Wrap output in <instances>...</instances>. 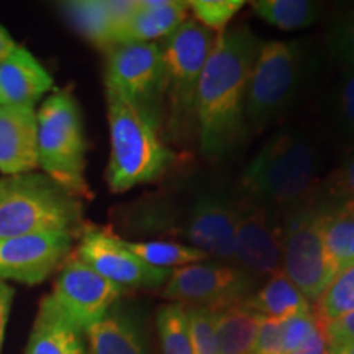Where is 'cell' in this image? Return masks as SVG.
Wrapping results in <instances>:
<instances>
[{"instance_id":"6da1fadb","label":"cell","mask_w":354,"mask_h":354,"mask_svg":"<svg viewBox=\"0 0 354 354\" xmlns=\"http://www.w3.org/2000/svg\"><path fill=\"white\" fill-rule=\"evenodd\" d=\"M263 41L245 25L215 37L197 88L196 131L210 161L232 153L246 133V95Z\"/></svg>"},{"instance_id":"7a4b0ae2","label":"cell","mask_w":354,"mask_h":354,"mask_svg":"<svg viewBox=\"0 0 354 354\" xmlns=\"http://www.w3.org/2000/svg\"><path fill=\"white\" fill-rule=\"evenodd\" d=\"M317 151L305 133H277L243 172L240 196L289 214L310 203L317 189Z\"/></svg>"},{"instance_id":"3957f363","label":"cell","mask_w":354,"mask_h":354,"mask_svg":"<svg viewBox=\"0 0 354 354\" xmlns=\"http://www.w3.org/2000/svg\"><path fill=\"white\" fill-rule=\"evenodd\" d=\"M81 198L44 172H25L0 179V238L69 233L84 228Z\"/></svg>"},{"instance_id":"277c9868","label":"cell","mask_w":354,"mask_h":354,"mask_svg":"<svg viewBox=\"0 0 354 354\" xmlns=\"http://www.w3.org/2000/svg\"><path fill=\"white\" fill-rule=\"evenodd\" d=\"M107 117L110 159L105 177L110 190L127 192L165 176L174 154L159 136L161 123L115 95H107Z\"/></svg>"},{"instance_id":"5b68a950","label":"cell","mask_w":354,"mask_h":354,"mask_svg":"<svg viewBox=\"0 0 354 354\" xmlns=\"http://www.w3.org/2000/svg\"><path fill=\"white\" fill-rule=\"evenodd\" d=\"M38 117V167L76 197H91L81 109L69 91L44 99Z\"/></svg>"},{"instance_id":"8992f818","label":"cell","mask_w":354,"mask_h":354,"mask_svg":"<svg viewBox=\"0 0 354 354\" xmlns=\"http://www.w3.org/2000/svg\"><path fill=\"white\" fill-rule=\"evenodd\" d=\"M214 43V32L196 20H185L159 44L166 68L167 127L176 140L196 131L198 81Z\"/></svg>"},{"instance_id":"52a82bcc","label":"cell","mask_w":354,"mask_h":354,"mask_svg":"<svg viewBox=\"0 0 354 354\" xmlns=\"http://www.w3.org/2000/svg\"><path fill=\"white\" fill-rule=\"evenodd\" d=\"M299 41L263 43L248 84L246 128L263 131L289 109L304 77Z\"/></svg>"},{"instance_id":"ba28073f","label":"cell","mask_w":354,"mask_h":354,"mask_svg":"<svg viewBox=\"0 0 354 354\" xmlns=\"http://www.w3.org/2000/svg\"><path fill=\"white\" fill-rule=\"evenodd\" d=\"M166 68L158 43H123L107 50L105 95L135 105L161 123Z\"/></svg>"},{"instance_id":"9c48e42d","label":"cell","mask_w":354,"mask_h":354,"mask_svg":"<svg viewBox=\"0 0 354 354\" xmlns=\"http://www.w3.org/2000/svg\"><path fill=\"white\" fill-rule=\"evenodd\" d=\"M281 271L310 304L318 302L336 277L323 248L318 205L286 214Z\"/></svg>"},{"instance_id":"30bf717a","label":"cell","mask_w":354,"mask_h":354,"mask_svg":"<svg viewBox=\"0 0 354 354\" xmlns=\"http://www.w3.org/2000/svg\"><path fill=\"white\" fill-rule=\"evenodd\" d=\"M258 279L234 264L202 261L177 268L167 279L162 295L184 307L218 310L245 304L253 297Z\"/></svg>"},{"instance_id":"8fae6325","label":"cell","mask_w":354,"mask_h":354,"mask_svg":"<svg viewBox=\"0 0 354 354\" xmlns=\"http://www.w3.org/2000/svg\"><path fill=\"white\" fill-rule=\"evenodd\" d=\"M284 221L277 212L238 196L234 202V264L259 279L281 271Z\"/></svg>"},{"instance_id":"7c38bea8","label":"cell","mask_w":354,"mask_h":354,"mask_svg":"<svg viewBox=\"0 0 354 354\" xmlns=\"http://www.w3.org/2000/svg\"><path fill=\"white\" fill-rule=\"evenodd\" d=\"M234 202L227 190L207 189L190 198L174 233L209 258L234 264ZM236 266V264H234Z\"/></svg>"},{"instance_id":"4fadbf2b","label":"cell","mask_w":354,"mask_h":354,"mask_svg":"<svg viewBox=\"0 0 354 354\" xmlns=\"http://www.w3.org/2000/svg\"><path fill=\"white\" fill-rule=\"evenodd\" d=\"M123 292L122 287L71 254L59 268L50 297L63 315L86 333L107 315Z\"/></svg>"},{"instance_id":"5bb4252c","label":"cell","mask_w":354,"mask_h":354,"mask_svg":"<svg viewBox=\"0 0 354 354\" xmlns=\"http://www.w3.org/2000/svg\"><path fill=\"white\" fill-rule=\"evenodd\" d=\"M74 256L123 290L158 289L166 284L172 272L143 263L128 250L122 238L97 227L82 228Z\"/></svg>"},{"instance_id":"9a60e30c","label":"cell","mask_w":354,"mask_h":354,"mask_svg":"<svg viewBox=\"0 0 354 354\" xmlns=\"http://www.w3.org/2000/svg\"><path fill=\"white\" fill-rule=\"evenodd\" d=\"M74 241L69 233L0 238V281L41 284L73 254Z\"/></svg>"},{"instance_id":"2e32d148","label":"cell","mask_w":354,"mask_h":354,"mask_svg":"<svg viewBox=\"0 0 354 354\" xmlns=\"http://www.w3.org/2000/svg\"><path fill=\"white\" fill-rule=\"evenodd\" d=\"M37 169V107H0V172L7 177Z\"/></svg>"},{"instance_id":"e0dca14e","label":"cell","mask_w":354,"mask_h":354,"mask_svg":"<svg viewBox=\"0 0 354 354\" xmlns=\"http://www.w3.org/2000/svg\"><path fill=\"white\" fill-rule=\"evenodd\" d=\"M55 81L26 48L0 61V107H35Z\"/></svg>"},{"instance_id":"ac0fdd59","label":"cell","mask_w":354,"mask_h":354,"mask_svg":"<svg viewBox=\"0 0 354 354\" xmlns=\"http://www.w3.org/2000/svg\"><path fill=\"white\" fill-rule=\"evenodd\" d=\"M136 0H73L64 2V19L87 41L102 50L115 46L118 30L135 8Z\"/></svg>"},{"instance_id":"d6986e66","label":"cell","mask_w":354,"mask_h":354,"mask_svg":"<svg viewBox=\"0 0 354 354\" xmlns=\"http://www.w3.org/2000/svg\"><path fill=\"white\" fill-rule=\"evenodd\" d=\"M86 354H151L143 325L130 308L115 304L86 331Z\"/></svg>"},{"instance_id":"ffe728a7","label":"cell","mask_w":354,"mask_h":354,"mask_svg":"<svg viewBox=\"0 0 354 354\" xmlns=\"http://www.w3.org/2000/svg\"><path fill=\"white\" fill-rule=\"evenodd\" d=\"M189 2L183 0H136L135 8L118 30L115 44L154 43L187 20Z\"/></svg>"},{"instance_id":"44dd1931","label":"cell","mask_w":354,"mask_h":354,"mask_svg":"<svg viewBox=\"0 0 354 354\" xmlns=\"http://www.w3.org/2000/svg\"><path fill=\"white\" fill-rule=\"evenodd\" d=\"M25 354H86V333L76 328L46 295L39 304Z\"/></svg>"},{"instance_id":"7402d4cb","label":"cell","mask_w":354,"mask_h":354,"mask_svg":"<svg viewBox=\"0 0 354 354\" xmlns=\"http://www.w3.org/2000/svg\"><path fill=\"white\" fill-rule=\"evenodd\" d=\"M245 305L259 317L287 320V318L312 310V305L304 294L284 276L277 271L269 281L245 302Z\"/></svg>"},{"instance_id":"603a6c76","label":"cell","mask_w":354,"mask_h":354,"mask_svg":"<svg viewBox=\"0 0 354 354\" xmlns=\"http://www.w3.org/2000/svg\"><path fill=\"white\" fill-rule=\"evenodd\" d=\"M261 317L245 304L215 312L220 354H251Z\"/></svg>"},{"instance_id":"cb8c5ba5","label":"cell","mask_w":354,"mask_h":354,"mask_svg":"<svg viewBox=\"0 0 354 354\" xmlns=\"http://www.w3.org/2000/svg\"><path fill=\"white\" fill-rule=\"evenodd\" d=\"M320 233L326 259L338 276L354 266V220L338 209L320 207Z\"/></svg>"},{"instance_id":"d4e9b609","label":"cell","mask_w":354,"mask_h":354,"mask_svg":"<svg viewBox=\"0 0 354 354\" xmlns=\"http://www.w3.org/2000/svg\"><path fill=\"white\" fill-rule=\"evenodd\" d=\"M123 243L143 263L158 269H167V271H172V268H184V266L189 264L209 261V256L202 253L201 250L183 245V243L128 240H123Z\"/></svg>"},{"instance_id":"484cf974","label":"cell","mask_w":354,"mask_h":354,"mask_svg":"<svg viewBox=\"0 0 354 354\" xmlns=\"http://www.w3.org/2000/svg\"><path fill=\"white\" fill-rule=\"evenodd\" d=\"M253 10L269 25L286 30H300L313 25L320 15V6L308 0H259Z\"/></svg>"},{"instance_id":"4316f807","label":"cell","mask_w":354,"mask_h":354,"mask_svg":"<svg viewBox=\"0 0 354 354\" xmlns=\"http://www.w3.org/2000/svg\"><path fill=\"white\" fill-rule=\"evenodd\" d=\"M161 354H194L190 343L187 308L180 304L161 305L156 315Z\"/></svg>"},{"instance_id":"83f0119b","label":"cell","mask_w":354,"mask_h":354,"mask_svg":"<svg viewBox=\"0 0 354 354\" xmlns=\"http://www.w3.org/2000/svg\"><path fill=\"white\" fill-rule=\"evenodd\" d=\"M354 310V266L339 272L328 289L317 302L313 312L323 323H331L336 318L346 315Z\"/></svg>"},{"instance_id":"f1b7e54d","label":"cell","mask_w":354,"mask_h":354,"mask_svg":"<svg viewBox=\"0 0 354 354\" xmlns=\"http://www.w3.org/2000/svg\"><path fill=\"white\" fill-rule=\"evenodd\" d=\"M245 7L243 0H192L189 8L196 17L197 24H201L210 32H223L227 25Z\"/></svg>"},{"instance_id":"f546056e","label":"cell","mask_w":354,"mask_h":354,"mask_svg":"<svg viewBox=\"0 0 354 354\" xmlns=\"http://www.w3.org/2000/svg\"><path fill=\"white\" fill-rule=\"evenodd\" d=\"M194 354H220L215 331V312L202 307H185Z\"/></svg>"},{"instance_id":"4dcf8cb0","label":"cell","mask_w":354,"mask_h":354,"mask_svg":"<svg viewBox=\"0 0 354 354\" xmlns=\"http://www.w3.org/2000/svg\"><path fill=\"white\" fill-rule=\"evenodd\" d=\"M325 43L336 63L354 69V12L339 17L331 24Z\"/></svg>"},{"instance_id":"1f68e13d","label":"cell","mask_w":354,"mask_h":354,"mask_svg":"<svg viewBox=\"0 0 354 354\" xmlns=\"http://www.w3.org/2000/svg\"><path fill=\"white\" fill-rule=\"evenodd\" d=\"M335 122L344 140L354 143V69L344 73L336 88Z\"/></svg>"},{"instance_id":"d6a6232c","label":"cell","mask_w":354,"mask_h":354,"mask_svg":"<svg viewBox=\"0 0 354 354\" xmlns=\"http://www.w3.org/2000/svg\"><path fill=\"white\" fill-rule=\"evenodd\" d=\"M318 317L313 310L299 313L282 322V353L292 354L317 326Z\"/></svg>"},{"instance_id":"836d02e7","label":"cell","mask_w":354,"mask_h":354,"mask_svg":"<svg viewBox=\"0 0 354 354\" xmlns=\"http://www.w3.org/2000/svg\"><path fill=\"white\" fill-rule=\"evenodd\" d=\"M323 192L338 202L354 197V153L349 154L342 162V166L331 172L328 179L325 180Z\"/></svg>"},{"instance_id":"e575fe53","label":"cell","mask_w":354,"mask_h":354,"mask_svg":"<svg viewBox=\"0 0 354 354\" xmlns=\"http://www.w3.org/2000/svg\"><path fill=\"white\" fill-rule=\"evenodd\" d=\"M282 353V320L261 317L251 354H279Z\"/></svg>"},{"instance_id":"d590c367","label":"cell","mask_w":354,"mask_h":354,"mask_svg":"<svg viewBox=\"0 0 354 354\" xmlns=\"http://www.w3.org/2000/svg\"><path fill=\"white\" fill-rule=\"evenodd\" d=\"M292 354H330V342L328 333H326V325L318 318L317 326L313 328L304 343L295 349Z\"/></svg>"},{"instance_id":"8d00e7d4","label":"cell","mask_w":354,"mask_h":354,"mask_svg":"<svg viewBox=\"0 0 354 354\" xmlns=\"http://www.w3.org/2000/svg\"><path fill=\"white\" fill-rule=\"evenodd\" d=\"M326 333H328L330 346L338 343L354 342V310L346 315L336 318L335 322L325 323Z\"/></svg>"},{"instance_id":"74e56055","label":"cell","mask_w":354,"mask_h":354,"mask_svg":"<svg viewBox=\"0 0 354 354\" xmlns=\"http://www.w3.org/2000/svg\"><path fill=\"white\" fill-rule=\"evenodd\" d=\"M13 299H15V289L8 282L0 281V354L3 348V338H6V330Z\"/></svg>"},{"instance_id":"f35d334b","label":"cell","mask_w":354,"mask_h":354,"mask_svg":"<svg viewBox=\"0 0 354 354\" xmlns=\"http://www.w3.org/2000/svg\"><path fill=\"white\" fill-rule=\"evenodd\" d=\"M17 48H19V44H17L15 39H13L10 37V33L0 25V61H3L6 57L10 56Z\"/></svg>"},{"instance_id":"ab89813d","label":"cell","mask_w":354,"mask_h":354,"mask_svg":"<svg viewBox=\"0 0 354 354\" xmlns=\"http://www.w3.org/2000/svg\"><path fill=\"white\" fill-rule=\"evenodd\" d=\"M331 354H354V342L349 343H338L330 346Z\"/></svg>"},{"instance_id":"60d3db41","label":"cell","mask_w":354,"mask_h":354,"mask_svg":"<svg viewBox=\"0 0 354 354\" xmlns=\"http://www.w3.org/2000/svg\"><path fill=\"white\" fill-rule=\"evenodd\" d=\"M335 209H338L339 212H343L344 215L351 216V218L354 220V197L346 198V201L339 202L338 205H335Z\"/></svg>"},{"instance_id":"b9f144b4","label":"cell","mask_w":354,"mask_h":354,"mask_svg":"<svg viewBox=\"0 0 354 354\" xmlns=\"http://www.w3.org/2000/svg\"><path fill=\"white\" fill-rule=\"evenodd\" d=\"M279 354H286V353H279Z\"/></svg>"},{"instance_id":"7bdbcfd3","label":"cell","mask_w":354,"mask_h":354,"mask_svg":"<svg viewBox=\"0 0 354 354\" xmlns=\"http://www.w3.org/2000/svg\"><path fill=\"white\" fill-rule=\"evenodd\" d=\"M330 354H331V353H330Z\"/></svg>"}]
</instances>
